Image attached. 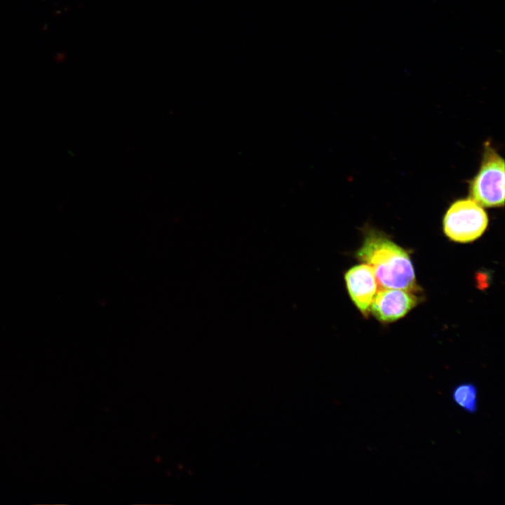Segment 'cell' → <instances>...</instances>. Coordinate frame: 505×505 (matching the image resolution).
<instances>
[{
    "mask_svg": "<svg viewBox=\"0 0 505 505\" xmlns=\"http://www.w3.org/2000/svg\"><path fill=\"white\" fill-rule=\"evenodd\" d=\"M356 257L370 267L380 287L408 290L415 288V275L409 255L382 232L365 229Z\"/></svg>",
    "mask_w": 505,
    "mask_h": 505,
    "instance_id": "obj_1",
    "label": "cell"
},
{
    "mask_svg": "<svg viewBox=\"0 0 505 505\" xmlns=\"http://www.w3.org/2000/svg\"><path fill=\"white\" fill-rule=\"evenodd\" d=\"M504 165L503 157L486 141L478 170L468 182L469 197L483 207H504Z\"/></svg>",
    "mask_w": 505,
    "mask_h": 505,
    "instance_id": "obj_2",
    "label": "cell"
},
{
    "mask_svg": "<svg viewBox=\"0 0 505 505\" xmlns=\"http://www.w3.org/2000/svg\"><path fill=\"white\" fill-rule=\"evenodd\" d=\"M489 219L483 207L471 197L453 201L446 210L443 226L445 234L459 243L473 241L483 235Z\"/></svg>",
    "mask_w": 505,
    "mask_h": 505,
    "instance_id": "obj_3",
    "label": "cell"
},
{
    "mask_svg": "<svg viewBox=\"0 0 505 505\" xmlns=\"http://www.w3.org/2000/svg\"><path fill=\"white\" fill-rule=\"evenodd\" d=\"M417 304V298L410 290L398 288L378 290L370 309L382 323H391L405 316Z\"/></svg>",
    "mask_w": 505,
    "mask_h": 505,
    "instance_id": "obj_4",
    "label": "cell"
},
{
    "mask_svg": "<svg viewBox=\"0 0 505 505\" xmlns=\"http://www.w3.org/2000/svg\"><path fill=\"white\" fill-rule=\"evenodd\" d=\"M344 281L353 303L364 316H368L379 290L373 271L365 263L355 265L345 273Z\"/></svg>",
    "mask_w": 505,
    "mask_h": 505,
    "instance_id": "obj_5",
    "label": "cell"
},
{
    "mask_svg": "<svg viewBox=\"0 0 505 505\" xmlns=\"http://www.w3.org/2000/svg\"><path fill=\"white\" fill-rule=\"evenodd\" d=\"M478 389L473 383L463 382L454 388L452 398L462 410L468 413H474L478 410Z\"/></svg>",
    "mask_w": 505,
    "mask_h": 505,
    "instance_id": "obj_6",
    "label": "cell"
}]
</instances>
